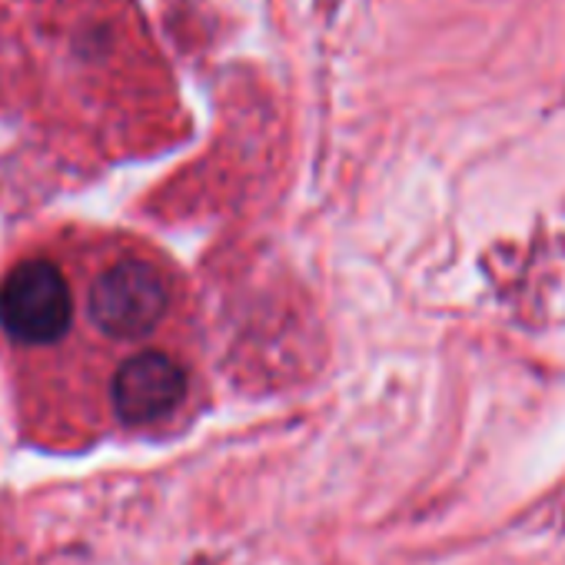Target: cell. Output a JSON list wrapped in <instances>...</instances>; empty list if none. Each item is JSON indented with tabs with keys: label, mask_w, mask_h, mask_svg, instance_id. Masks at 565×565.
<instances>
[{
	"label": "cell",
	"mask_w": 565,
	"mask_h": 565,
	"mask_svg": "<svg viewBox=\"0 0 565 565\" xmlns=\"http://www.w3.org/2000/svg\"><path fill=\"white\" fill-rule=\"evenodd\" d=\"M190 360L170 347L153 343L130 353L107 380L110 413L127 429H150L177 416L190 399Z\"/></svg>",
	"instance_id": "1"
}]
</instances>
